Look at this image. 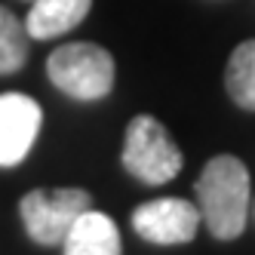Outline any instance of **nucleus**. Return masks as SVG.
I'll use <instances>...</instances> for the list:
<instances>
[{
    "mask_svg": "<svg viewBox=\"0 0 255 255\" xmlns=\"http://www.w3.org/2000/svg\"><path fill=\"white\" fill-rule=\"evenodd\" d=\"M28 59V28L0 6V74H15Z\"/></svg>",
    "mask_w": 255,
    "mask_h": 255,
    "instance_id": "10",
    "label": "nucleus"
},
{
    "mask_svg": "<svg viewBox=\"0 0 255 255\" xmlns=\"http://www.w3.org/2000/svg\"><path fill=\"white\" fill-rule=\"evenodd\" d=\"M62 252L65 255H120V231L105 212L86 209L74 222V228L68 231Z\"/></svg>",
    "mask_w": 255,
    "mask_h": 255,
    "instance_id": "8",
    "label": "nucleus"
},
{
    "mask_svg": "<svg viewBox=\"0 0 255 255\" xmlns=\"http://www.w3.org/2000/svg\"><path fill=\"white\" fill-rule=\"evenodd\" d=\"M86 209H93V197L80 188H37L19 203L28 237L40 246H62Z\"/></svg>",
    "mask_w": 255,
    "mask_h": 255,
    "instance_id": "4",
    "label": "nucleus"
},
{
    "mask_svg": "<svg viewBox=\"0 0 255 255\" xmlns=\"http://www.w3.org/2000/svg\"><path fill=\"white\" fill-rule=\"evenodd\" d=\"M46 74L65 96L99 102L114 86V56L99 43H65L46 59Z\"/></svg>",
    "mask_w": 255,
    "mask_h": 255,
    "instance_id": "2",
    "label": "nucleus"
},
{
    "mask_svg": "<svg viewBox=\"0 0 255 255\" xmlns=\"http://www.w3.org/2000/svg\"><path fill=\"white\" fill-rule=\"evenodd\" d=\"M197 209L215 240H237L249 215V172L240 157L218 154L197 178Z\"/></svg>",
    "mask_w": 255,
    "mask_h": 255,
    "instance_id": "1",
    "label": "nucleus"
},
{
    "mask_svg": "<svg viewBox=\"0 0 255 255\" xmlns=\"http://www.w3.org/2000/svg\"><path fill=\"white\" fill-rule=\"evenodd\" d=\"M181 151L172 144L166 126L151 114H138L126 126L123 138V166L141 185H166L181 172Z\"/></svg>",
    "mask_w": 255,
    "mask_h": 255,
    "instance_id": "3",
    "label": "nucleus"
},
{
    "mask_svg": "<svg viewBox=\"0 0 255 255\" xmlns=\"http://www.w3.org/2000/svg\"><path fill=\"white\" fill-rule=\"evenodd\" d=\"M28 3H31V0H28Z\"/></svg>",
    "mask_w": 255,
    "mask_h": 255,
    "instance_id": "11",
    "label": "nucleus"
},
{
    "mask_svg": "<svg viewBox=\"0 0 255 255\" xmlns=\"http://www.w3.org/2000/svg\"><path fill=\"white\" fill-rule=\"evenodd\" d=\"M200 209L188 200L178 197H163L141 203L132 212V228L141 240L157 243V246H178V243H191L197 231H200Z\"/></svg>",
    "mask_w": 255,
    "mask_h": 255,
    "instance_id": "5",
    "label": "nucleus"
},
{
    "mask_svg": "<svg viewBox=\"0 0 255 255\" xmlns=\"http://www.w3.org/2000/svg\"><path fill=\"white\" fill-rule=\"evenodd\" d=\"M225 86L237 108L255 111V40H243L231 52L228 71H225Z\"/></svg>",
    "mask_w": 255,
    "mask_h": 255,
    "instance_id": "9",
    "label": "nucleus"
},
{
    "mask_svg": "<svg viewBox=\"0 0 255 255\" xmlns=\"http://www.w3.org/2000/svg\"><path fill=\"white\" fill-rule=\"evenodd\" d=\"M89 9H93V0H31L25 28L34 40H52L77 28L89 15Z\"/></svg>",
    "mask_w": 255,
    "mask_h": 255,
    "instance_id": "7",
    "label": "nucleus"
},
{
    "mask_svg": "<svg viewBox=\"0 0 255 255\" xmlns=\"http://www.w3.org/2000/svg\"><path fill=\"white\" fill-rule=\"evenodd\" d=\"M43 123V111L31 96H0V166H19L34 148Z\"/></svg>",
    "mask_w": 255,
    "mask_h": 255,
    "instance_id": "6",
    "label": "nucleus"
}]
</instances>
